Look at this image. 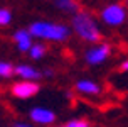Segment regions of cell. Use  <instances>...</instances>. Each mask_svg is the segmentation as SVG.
I'll use <instances>...</instances> for the list:
<instances>
[{
	"label": "cell",
	"instance_id": "obj_8",
	"mask_svg": "<svg viewBox=\"0 0 128 127\" xmlns=\"http://www.w3.org/2000/svg\"><path fill=\"white\" fill-rule=\"evenodd\" d=\"M14 39H15L20 51H30V48L34 46L32 44V34L29 31H17L14 34Z\"/></svg>",
	"mask_w": 128,
	"mask_h": 127
},
{
	"label": "cell",
	"instance_id": "obj_17",
	"mask_svg": "<svg viewBox=\"0 0 128 127\" xmlns=\"http://www.w3.org/2000/svg\"><path fill=\"white\" fill-rule=\"evenodd\" d=\"M44 75H46V76H51V75H52V71H51V70H46V71H44Z\"/></svg>",
	"mask_w": 128,
	"mask_h": 127
},
{
	"label": "cell",
	"instance_id": "obj_4",
	"mask_svg": "<svg viewBox=\"0 0 128 127\" xmlns=\"http://www.w3.org/2000/svg\"><path fill=\"white\" fill-rule=\"evenodd\" d=\"M29 117L32 122H36L39 125H49L56 120V114L46 107H34L29 112Z\"/></svg>",
	"mask_w": 128,
	"mask_h": 127
},
{
	"label": "cell",
	"instance_id": "obj_5",
	"mask_svg": "<svg viewBox=\"0 0 128 127\" xmlns=\"http://www.w3.org/2000/svg\"><path fill=\"white\" fill-rule=\"evenodd\" d=\"M39 92V85L36 81H19L12 87V95L17 98H30Z\"/></svg>",
	"mask_w": 128,
	"mask_h": 127
},
{
	"label": "cell",
	"instance_id": "obj_7",
	"mask_svg": "<svg viewBox=\"0 0 128 127\" xmlns=\"http://www.w3.org/2000/svg\"><path fill=\"white\" fill-rule=\"evenodd\" d=\"M15 75L24 78L26 81H34V80L40 78V73L36 68L29 66V64H19V66H15Z\"/></svg>",
	"mask_w": 128,
	"mask_h": 127
},
{
	"label": "cell",
	"instance_id": "obj_16",
	"mask_svg": "<svg viewBox=\"0 0 128 127\" xmlns=\"http://www.w3.org/2000/svg\"><path fill=\"white\" fill-rule=\"evenodd\" d=\"M122 70H123V71H128V59L122 64Z\"/></svg>",
	"mask_w": 128,
	"mask_h": 127
},
{
	"label": "cell",
	"instance_id": "obj_10",
	"mask_svg": "<svg viewBox=\"0 0 128 127\" xmlns=\"http://www.w3.org/2000/svg\"><path fill=\"white\" fill-rule=\"evenodd\" d=\"M44 53H46V46H42V44H34L30 48V51H29L30 58H34V59H40L44 56Z\"/></svg>",
	"mask_w": 128,
	"mask_h": 127
},
{
	"label": "cell",
	"instance_id": "obj_3",
	"mask_svg": "<svg viewBox=\"0 0 128 127\" xmlns=\"http://www.w3.org/2000/svg\"><path fill=\"white\" fill-rule=\"evenodd\" d=\"M101 19L110 25H120L125 22L126 19V12H125V7L118 5V4H111L108 5L104 10L101 12Z\"/></svg>",
	"mask_w": 128,
	"mask_h": 127
},
{
	"label": "cell",
	"instance_id": "obj_14",
	"mask_svg": "<svg viewBox=\"0 0 128 127\" xmlns=\"http://www.w3.org/2000/svg\"><path fill=\"white\" fill-rule=\"evenodd\" d=\"M10 19H12L10 12L5 10V9H0V25H7L10 22Z\"/></svg>",
	"mask_w": 128,
	"mask_h": 127
},
{
	"label": "cell",
	"instance_id": "obj_12",
	"mask_svg": "<svg viewBox=\"0 0 128 127\" xmlns=\"http://www.w3.org/2000/svg\"><path fill=\"white\" fill-rule=\"evenodd\" d=\"M15 71V68H14L10 63H7V61H0V76H10Z\"/></svg>",
	"mask_w": 128,
	"mask_h": 127
},
{
	"label": "cell",
	"instance_id": "obj_11",
	"mask_svg": "<svg viewBox=\"0 0 128 127\" xmlns=\"http://www.w3.org/2000/svg\"><path fill=\"white\" fill-rule=\"evenodd\" d=\"M56 5L59 9H62V10H69V12L76 10V7H78L72 0H56Z\"/></svg>",
	"mask_w": 128,
	"mask_h": 127
},
{
	"label": "cell",
	"instance_id": "obj_13",
	"mask_svg": "<svg viewBox=\"0 0 128 127\" xmlns=\"http://www.w3.org/2000/svg\"><path fill=\"white\" fill-rule=\"evenodd\" d=\"M59 127H90V124L84 120V119H74V120H69L68 124L59 125Z\"/></svg>",
	"mask_w": 128,
	"mask_h": 127
},
{
	"label": "cell",
	"instance_id": "obj_9",
	"mask_svg": "<svg viewBox=\"0 0 128 127\" xmlns=\"http://www.w3.org/2000/svg\"><path fill=\"white\" fill-rule=\"evenodd\" d=\"M76 90L78 92H81V93H86V95H98L101 88H100V85L94 81H91V80H79L76 83Z\"/></svg>",
	"mask_w": 128,
	"mask_h": 127
},
{
	"label": "cell",
	"instance_id": "obj_6",
	"mask_svg": "<svg viewBox=\"0 0 128 127\" xmlns=\"http://www.w3.org/2000/svg\"><path fill=\"white\" fill-rule=\"evenodd\" d=\"M110 54V46L108 44H100L86 51V61L90 64H101Z\"/></svg>",
	"mask_w": 128,
	"mask_h": 127
},
{
	"label": "cell",
	"instance_id": "obj_1",
	"mask_svg": "<svg viewBox=\"0 0 128 127\" xmlns=\"http://www.w3.org/2000/svg\"><path fill=\"white\" fill-rule=\"evenodd\" d=\"M29 32H30L34 37L47 39V41H64V39L69 36V31H68L66 25L52 24V22H42V20L30 24Z\"/></svg>",
	"mask_w": 128,
	"mask_h": 127
},
{
	"label": "cell",
	"instance_id": "obj_15",
	"mask_svg": "<svg viewBox=\"0 0 128 127\" xmlns=\"http://www.w3.org/2000/svg\"><path fill=\"white\" fill-rule=\"evenodd\" d=\"M14 127H32L30 124H27V122H17Z\"/></svg>",
	"mask_w": 128,
	"mask_h": 127
},
{
	"label": "cell",
	"instance_id": "obj_2",
	"mask_svg": "<svg viewBox=\"0 0 128 127\" xmlns=\"http://www.w3.org/2000/svg\"><path fill=\"white\" fill-rule=\"evenodd\" d=\"M72 29L84 41H90V43L100 41V29L88 12H78L72 17Z\"/></svg>",
	"mask_w": 128,
	"mask_h": 127
}]
</instances>
